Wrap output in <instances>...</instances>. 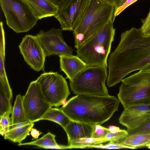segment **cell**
<instances>
[{"label": "cell", "mask_w": 150, "mask_h": 150, "mask_svg": "<svg viewBox=\"0 0 150 150\" xmlns=\"http://www.w3.org/2000/svg\"><path fill=\"white\" fill-rule=\"evenodd\" d=\"M150 63V37L132 27L122 33L119 43L110 55L107 86H113L131 73Z\"/></svg>", "instance_id": "1"}, {"label": "cell", "mask_w": 150, "mask_h": 150, "mask_svg": "<svg viewBox=\"0 0 150 150\" xmlns=\"http://www.w3.org/2000/svg\"><path fill=\"white\" fill-rule=\"evenodd\" d=\"M120 102L116 97L110 95H77L59 109L71 120L101 125L118 110Z\"/></svg>", "instance_id": "2"}, {"label": "cell", "mask_w": 150, "mask_h": 150, "mask_svg": "<svg viewBox=\"0 0 150 150\" xmlns=\"http://www.w3.org/2000/svg\"><path fill=\"white\" fill-rule=\"evenodd\" d=\"M114 4L101 0H90L79 23L73 31L76 49L112 19H115Z\"/></svg>", "instance_id": "3"}, {"label": "cell", "mask_w": 150, "mask_h": 150, "mask_svg": "<svg viewBox=\"0 0 150 150\" xmlns=\"http://www.w3.org/2000/svg\"><path fill=\"white\" fill-rule=\"evenodd\" d=\"M114 20H111L76 49V55L87 66L108 67L107 60L115 34Z\"/></svg>", "instance_id": "4"}, {"label": "cell", "mask_w": 150, "mask_h": 150, "mask_svg": "<svg viewBox=\"0 0 150 150\" xmlns=\"http://www.w3.org/2000/svg\"><path fill=\"white\" fill-rule=\"evenodd\" d=\"M117 94L124 109L150 104V73L139 72L123 79Z\"/></svg>", "instance_id": "5"}, {"label": "cell", "mask_w": 150, "mask_h": 150, "mask_svg": "<svg viewBox=\"0 0 150 150\" xmlns=\"http://www.w3.org/2000/svg\"><path fill=\"white\" fill-rule=\"evenodd\" d=\"M107 68L104 66H87L69 81L71 91L76 95H109L105 85L108 76Z\"/></svg>", "instance_id": "6"}, {"label": "cell", "mask_w": 150, "mask_h": 150, "mask_svg": "<svg viewBox=\"0 0 150 150\" xmlns=\"http://www.w3.org/2000/svg\"><path fill=\"white\" fill-rule=\"evenodd\" d=\"M7 25L17 33L27 32L38 19L25 0H0Z\"/></svg>", "instance_id": "7"}, {"label": "cell", "mask_w": 150, "mask_h": 150, "mask_svg": "<svg viewBox=\"0 0 150 150\" xmlns=\"http://www.w3.org/2000/svg\"><path fill=\"white\" fill-rule=\"evenodd\" d=\"M36 80L46 100L52 106L58 107L66 103L70 92L67 82L62 75L56 72L44 73Z\"/></svg>", "instance_id": "8"}, {"label": "cell", "mask_w": 150, "mask_h": 150, "mask_svg": "<svg viewBox=\"0 0 150 150\" xmlns=\"http://www.w3.org/2000/svg\"><path fill=\"white\" fill-rule=\"evenodd\" d=\"M23 104L27 120L32 122L39 121L52 107L44 96L36 80L30 83L26 94L23 96Z\"/></svg>", "instance_id": "9"}, {"label": "cell", "mask_w": 150, "mask_h": 150, "mask_svg": "<svg viewBox=\"0 0 150 150\" xmlns=\"http://www.w3.org/2000/svg\"><path fill=\"white\" fill-rule=\"evenodd\" d=\"M62 31L52 28L47 31L40 30L36 35L46 57L73 55V50L64 40Z\"/></svg>", "instance_id": "10"}, {"label": "cell", "mask_w": 150, "mask_h": 150, "mask_svg": "<svg viewBox=\"0 0 150 150\" xmlns=\"http://www.w3.org/2000/svg\"><path fill=\"white\" fill-rule=\"evenodd\" d=\"M18 47L24 61L32 69L44 71L46 56L36 36L25 35Z\"/></svg>", "instance_id": "11"}, {"label": "cell", "mask_w": 150, "mask_h": 150, "mask_svg": "<svg viewBox=\"0 0 150 150\" xmlns=\"http://www.w3.org/2000/svg\"><path fill=\"white\" fill-rule=\"evenodd\" d=\"M90 0H72L54 16L63 30L73 31L83 17Z\"/></svg>", "instance_id": "12"}, {"label": "cell", "mask_w": 150, "mask_h": 150, "mask_svg": "<svg viewBox=\"0 0 150 150\" xmlns=\"http://www.w3.org/2000/svg\"><path fill=\"white\" fill-rule=\"evenodd\" d=\"M150 116V104L133 105L124 110L119 121L127 129H133L139 126Z\"/></svg>", "instance_id": "13"}, {"label": "cell", "mask_w": 150, "mask_h": 150, "mask_svg": "<svg viewBox=\"0 0 150 150\" xmlns=\"http://www.w3.org/2000/svg\"><path fill=\"white\" fill-rule=\"evenodd\" d=\"M59 56L60 68L69 81L71 80L87 66L77 55H61Z\"/></svg>", "instance_id": "14"}, {"label": "cell", "mask_w": 150, "mask_h": 150, "mask_svg": "<svg viewBox=\"0 0 150 150\" xmlns=\"http://www.w3.org/2000/svg\"><path fill=\"white\" fill-rule=\"evenodd\" d=\"M38 19L54 16L59 8L50 0H25Z\"/></svg>", "instance_id": "15"}, {"label": "cell", "mask_w": 150, "mask_h": 150, "mask_svg": "<svg viewBox=\"0 0 150 150\" xmlns=\"http://www.w3.org/2000/svg\"><path fill=\"white\" fill-rule=\"evenodd\" d=\"M94 125L71 120L64 129L67 135L68 145L74 140L91 137Z\"/></svg>", "instance_id": "16"}, {"label": "cell", "mask_w": 150, "mask_h": 150, "mask_svg": "<svg viewBox=\"0 0 150 150\" xmlns=\"http://www.w3.org/2000/svg\"><path fill=\"white\" fill-rule=\"evenodd\" d=\"M5 55V33H0V91L9 99L12 98V92L9 83L4 67Z\"/></svg>", "instance_id": "17"}, {"label": "cell", "mask_w": 150, "mask_h": 150, "mask_svg": "<svg viewBox=\"0 0 150 150\" xmlns=\"http://www.w3.org/2000/svg\"><path fill=\"white\" fill-rule=\"evenodd\" d=\"M55 135L48 132L40 138L31 142L21 143L18 146L32 145L36 146L46 149H69L67 146L58 145L55 139Z\"/></svg>", "instance_id": "18"}, {"label": "cell", "mask_w": 150, "mask_h": 150, "mask_svg": "<svg viewBox=\"0 0 150 150\" xmlns=\"http://www.w3.org/2000/svg\"><path fill=\"white\" fill-rule=\"evenodd\" d=\"M34 125V122H31L21 127L9 129L5 134L4 139L14 142L21 143L29 135V132Z\"/></svg>", "instance_id": "19"}, {"label": "cell", "mask_w": 150, "mask_h": 150, "mask_svg": "<svg viewBox=\"0 0 150 150\" xmlns=\"http://www.w3.org/2000/svg\"><path fill=\"white\" fill-rule=\"evenodd\" d=\"M51 121L57 123L63 129L69 123L71 120L61 109L57 108H50L40 119Z\"/></svg>", "instance_id": "20"}, {"label": "cell", "mask_w": 150, "mask_h": 150, "mask_svg": "<svg viewBox=\"0 0 150 150\" xmlns=\"http://www.w3.org/2000/svg\"><path fill=\"white\" fill-rule=\"evenodd\" d=\"M149 143L150 134H140L128 135L120 144L131 147L134 149L146 146Z\"/></svg>", "instance_id": "21"}, {"label": "cell", "mask_w": 150, "mask_h": 150, "mask_svg": "<svg viewBox=\"0 0 150 150\" xmlns=\"http://www.w3.org/2000/svg\"><path fill=\"white\" fill-rule=\"evenodd\" d=\"M11 124L25 122L27 120L23 104V96L20 94L17 95L12 108Z\"/></svg>", "instance_id": "22"}, {"label": "cell", "mask_w": 150, "mask_h": 150, "mask_svg": "<svg viewBox=\"0 0 150 150\" xmlns=\"http://www.w3.org/2000/svg\"><path fill=\"white\" fill-rule=\"evenodd\" d=\"M109 142L106 138L98 139L91 137H84L73 140L67 145L69 149L90 148L91 146Z\"/></svg>", "instance_id": "23"}, {"label": "cell", "mask_w": 150, "mask_h": 150, "mask_svg": "<svg viewBox=\"0 0 150 150\" xmlns=\"http://www.w3.org/2000/svg\"><path fill=\"white\" fill-rule=\"evenodd\" d=\"M11 100L3 92L0 91V116L6 113H11L12 108Z\"/></svg>", "instance_id": "24"}, {"label": "cell", "mask_w": 150, "mask_h": 150, "mask_svg": "<svg viewBox=\"0 0 150 150\" xmlns=\"http://www.w3.org/2000/svg\"><path fill=\"white\" fill-rule=\"evenodd\" d=\"M128 135L135 134H150V116L139 126L133 129H127Z\"/></svg>", "instance_id": "25"}, {"label": "cell", "mask_w": 150, "mask_h": 150, "mask_svg": "<svg viewBox=\"0 0 150 150\" xmlns=\"http://www.w3.org/2000/svg\"><path fill=\"white\" fill-rule=\"evenodd\" d=\"M10 114L6 113L0 116V133L4 136L5 133L9 130L11 124V118Z\"/></svg>", "instance_id": "26"}, {"label": "cell", "mask_w": 150, "mask_h": 150, "mask_svg": "<svg viewBox=\"0 0 150 150\" xmlns=\"http://www.w3.org/2000/svg\"><path fill=\"white\" fill-rule=\"evenodd\" d=\"M109 132L108 128L100 125H94L91 137L98 139L105 138Z\"/></svg>", "instance_id": "27"}, {"label": "cell", "mask_w": 150, "mask_h": 150, "mask_svg": "<svg viewBox=\"0 0 150 150\" xmlns=\"http://www.w3.org/2000/svg\"><path fill=\"white\" fill-rule=\"evenodd\" d=\"M93 148L108 149H119L121 148H127L133 149L131 147L125 145L121 144L115 143L111 141H109L108 143L105 145H103L101 144L93 145L91 146L90 147V148Z\"/></svg>", "instance_id": "28"}, {"label": "cell", "mask_w": 150, "mask_h": 150, "mask_svg": "<svg viewBox=\"0 0 150 150\" xmlns=\"http://www.w3.org/2000/svg\"><path fill=\"white\" fill-rule=\"evenodd\" d=\"M141 21L142 24L140 28L142 34L145 37H150V10L146 17Z\"/></svg>", "instance_id": "29"}, {"label": "cell", "mask_w": 150, "mask_h": 150, "mask_svg": "<svg viewBox=\"0 0 150 150\" xmlns=\"http://www.w3.org/2000/svg\"><path fill=\"white\" fill-rule=\"evenodd\" d=\"M137 0H127L121 6L117 8L115 12V16L116 17L128 6L135 2Z\"/></svg>", "instance_id": "30"}, {"label": "cell", "mask_w": 150, "mask_h": 150, "mask_svg": "<svg viewBox=\"0 0 150 150\" xmlns=\"http://www.w3.org/2000/svg\"><path fill=\"white\" fill-rule=\"evenodd\" d=\"M54 4L57 6L59 10L64 8L72 0H50Z\"/></svg>", "instance_id": "31"}, {"label": "cell", "mask_w": 150, "mask_h": 150, "mask_svg": "<svg viewBox=\"0 0 150 150\" xmlns=\"http://www.w3.org/2000/svg\"><path fill=\"white\" fill-rule=\"evenodd\" d=\"M31 122L28 120L25 122H21L15 124H11L9 128V129H11L18 128L21 127L31 123Z\"/></svg>", "instance_id": "32"}, {"label": "cell", "mask_w": 150, "mask_h": 150, "mask_svg": "<svg viewBox=\"0 0 150 150\" xmlns=\"http://www.w3.org/2000/svg\"><path fill=\"white\" fill-rule=\"evenodd\" d=\"M42 133L33 127L30 131V134L34 138L37 139Z\"/></svg>", "instance_id": "33"}, {"label": "cell", "mask_w": 150, "mask_h": 150, "mask_svg": "<svg viewBox=\"0 0 150 150\" xmlns=\"http://www.w3.org/2000/svg\"><path fill=\"white\" fill-rule=\"evenodd\" d=\"M108 129L110 132L112 133H116L121 131V129L118 127L113 125H110L109 126Z\"/></svg>", "instance_id": "34"}, {"label": "cell", "mask_w": 150, "mask_h": 150, "mask_svg": "<svg viewBox=\"0 0 150 150\" xmlns=\"http://www.w3.org/2000/svg\"><path fill=\"white\" fill-rule=\"evenodd\" d=\"M126 0H115L114 4L115 6L116 9L122 6Z\"/></svg>", "instance_id": "35"}, {"label": "cell", "mask_w": 150, "mask_h": 150, "mask_svg": "<svg viewBox=\"0 0 150 150\" xmlns=\"http://www.w3.org/2000/svg\"><path fill=\"white\" fill-rule=\"evenodd\" d=\"M139 71L141 72L150 73V63L142 68L141 70Z\"/></svg>", "instance_id": "36"}, {"label": "cell", "mask_w": 150, "mask_h": 150, "mask_svg": "<svg viewBox=\"0 0 150 150\" xmlns=\"http://www.w3.org/2000/svg\"><path fill=\"white\" fill-rule=\"evenodd\" d=\"M102 1L110 4H114V2L115 0H101ZM115 5V4H114Z\"/></svg>", "instance_id": "37"}, {"label": "cell", "mask_w": 150, "mask_h": 150, "mask_svg": "<svg viewBox=\"0 0 150 150\" xmlns=\"http://www.w3.org/2000/svg\"><path fill=\"white\" fill-rule=\"evenodd\" d=\"M146 146L147 147L148 149H150V143L147 144Z\"/></svg>", "instance_id": "38"}]
</instances>
